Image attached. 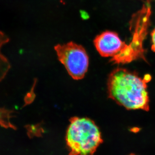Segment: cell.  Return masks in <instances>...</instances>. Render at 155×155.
<instances>
[{
    "label": "cell",
    "mask_w": 155,
    "mask_h": 155,
    "mask_svg": "<svg viewBox=\"0 0 155 155\" xmlns=\"http://www.w3.org/2000/svg\"><path fill=\"white\" fill-rule=\"evenodd\" d=\"M147 79L125 69L117 68L111 72L108 79L109 97L127 110L148 111Z\"/></svg>",
    "instance_id": "cell-1"
},
{
    "label": "cell",
    "mask_w": 155,
    "mask_h": 155,
    "mask_svg": "<svg viewBox=\"0 0 155 155\" xmlns=\"http://www.w3.org/2000/svg\"><path fill=\"white\" fill-rule=\"evenodd\" d=\"M66 141L70 154H93L102 143L98 127L87 118L74 117L70 120Z\"/></svg>",
    "instance_id": "cell-2"
},
{
    "label": "cell",
    "mask_w": 155,
    "mask_h": 155,
    "mask_svg": "<svg viewBox=\"0 0 155 155\" xmlns=\"http://www.w3.org/2000/svg\"><path fill=\"white\" fill-rule=\"evenodd\" d=\"M59 61L74 79H82L87 71L89 58L83 47L70 42L54 48Z\"/></svg>",
    "instance_id": "cell-3"
},
{
    "label": "cell",
    "mask_w": 155,
    "mask_h": 155,
    "mask_svg": "<svg viewBox=\"0 0 155 155\" xmlns=\"http://www.w3.org/2000/svg\"><path fill=\"white\" fill-rule=\"evenodd\" d=\"M94 45L97 51L104 57H113L127 45L122 41L116 32L106 31L94 39Z\"/></svg>",
    "instance_id": "cell-4"
},
{
    "label": "cell",
    "mask_w": 155,
    "mask_h": 155,
    "mask_svg": "<svg viewBox=\"0 0 155 155\" xmlns=\"http://www.w3.org/2000/svg\"><path fill=\"white\" fill-rule=\"evenodd\" d=\"M9 38L4 32L0 31V50L3 45L8 42ZM11 66L7 58L3 55L0 51V81L5 77Z\"/></svg>",
    "instance_id": "cell-5"
},
{
    "label": "cell",
    "mask_w": 155,
    "mask_h": 155,
    "mask_svg": "<svg viewBox=\"0 0 155 155\" xmlns=\"http://www.w3.org/2000/svg\"><path fill=\"white\" fill-rule=\"evenodd\" d=\"M16 113L14 110H8L5 108H0V126L4 128H11L13 130H17V127L11 123L10 119L14 117L11 114Z\"/></svg>",
    "instance_id": "cell-6"
},
{
    "label": "cell",
    "mask_w": 155,
    "mask_h": 155,
    "mask_svg": "<svg viewBox=\"0 0 155 155\" xmlns=\"http://www.w3.org/2000/svg\"><path fill=\"white\" fill-rule=\"evenodd\" d=\"M152 39V50L155 52V28L153 30L151 34Z\"/></svg>",
    "instance_id": "cell-7"
}]
</instances>
